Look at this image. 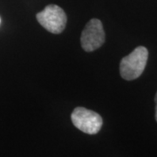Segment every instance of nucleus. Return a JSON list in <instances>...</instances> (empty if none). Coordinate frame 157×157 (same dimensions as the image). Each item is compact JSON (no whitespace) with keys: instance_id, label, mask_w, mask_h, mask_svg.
<instances>
[{"instance_id":"nucleus-1","label":"nucleus","mask_w":157,"mask_h":157,"mask_svg":"<svg viewBox=\"0 0 157 157\" xmlns=\"http://www.w3.org/2000/svg\"><path fill=\"white\" fill-rule=\"evenodd\" d=\"M148 51L144 46L135 48L129 55L124 57L120 64L121 76L126 80L139 78L146 67Z\"/></svg>"},{"instance_id":"nucleus-2","label":"nucleus","mask_w":157,"mask_h":157,"mask_svg":"<svg viewBox=\"0 0 157 157\" xmlns=\"http://www.w3.org/2000/svg\"><path fill=\"white\" fill-rule=\"evenodd\" d=\"M37 20L48 32L59 34L65 30L67 17L59 6L49 5L37 14Z\"/></svg>"},{"instance_id":"nucleus-3","label":"nucleus","mask_w":157,"mask_h":157,"mask_svg":"<svg viewBox=\"0 0 157 157\" xmlns=\"http://www.w3.org/2000/svg\"><path fill=\"white\" fill-rule=\"evenodd\" d=\"M71 119L77 128L88 135L97 134L103 123L102 118L99 113L81 107L73 110Z\"/></svg>"},{"instance_id":"nucleus-4","label":"nucleus","mask_w":157,"mask_h":157,"mask_svg":"<svg viewBox=\"0 0 157 157\" xmlns=\"http://www.w3.org/2000/svg\"><path fill=\"white\" fill-rule=\"evenodd\" d=\"M80 42L86 52H93L100 48L105 42V33L102 23L99 19H91L85 26Z\"/></svg>"},{"instance_id":"nucleus-5","label":"nucleus","mask_w":157,"mask_h":157,"mask_svg":"<svg viewBox=\"0 0 157 157\" xmlns=\"http://www.w3.org/2000/svg\"><path fill=\"white\" fill-rule=\"evenodd\" d=\"M155 103H156V106H155V120L157 121V94L155 95Z\"/></svg>"}]
</instances>
